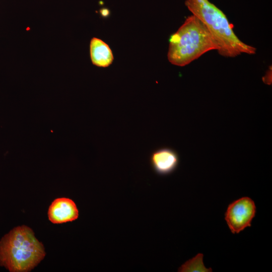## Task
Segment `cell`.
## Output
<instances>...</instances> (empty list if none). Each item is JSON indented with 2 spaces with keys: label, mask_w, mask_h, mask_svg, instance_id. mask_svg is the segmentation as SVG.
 <instances>
[{
  "label": "cell",
  "mask_w": 272,
  "mask_h": 272,
  "mask_svg": "<svg viewBox=\"0 0 272 272\" xmlns=\"http://www.w3.org/2000/svg\"><path fill=\"white\" fill-rule=\"evenodd\" d=\"M185 5L192 15L207 26L216 40L218 53L226 57L242 54H255L256 48L241 41L226 15L209 0H186Z\"/></svg>",
  "instance_id": "cell-1"
},
{
  "label": "cell",
  "mask_w": 272,
  "mask_h": 272,
  "mask_svg": "<svg viewBox=\"0 0 272 272\" xmlns=\"http://www.w3.org/2000/svg\"><path fill=\"white\" fill-rule=\"evenodd\" d=\"M218 49L216 40L205 24L191 15L171 36L167 57L172 64L184 66L207 52Z\"/></svg>",
  "instance_id": "cell-2"
},
{
  "label": "cell",
  "mask_w": 272,
  "mask_h": 272,
  "mask_svg": "<svg viewBox=\"0 0 272 272\" xmlns=\"http://www.w3.org/2000/svg\"><path fill=\"white\" fill-rule=\"evenodd\" d=\"M45 254L43 244L27 226L13 228L0 241V265L11 272L31 271Z\"/></svg>",
  "instance_id": "cell-3"
},
{
  "label": "cell",
  "mask_w": 272,
  "mask_h": 272,
  "mask_svg": "<svg viewBox=\"0 0 272 272\" xmlns=\"http://www.w3.org/2000/svg\"><path fill=\"white\" fill-rule=\"evenodd\" d=\"M256 208L254 201L249 197H241L230 203L225 214V220L233 234H238L250 227Z\"/></svg>",
  "instance_id": "cell-4"
},
{
  "label": "cell",
  "mask_w": 272,
  "mask_h": 272,
  "mask_svg": "<svg viewBox=\"0 0 272 272\" xmlns=\"http://www.w3.org/2000/svg\"><path fill=\"white\" fill-rule=\"evenodd\" d=\"M48 217L53 224L72 222L78 218L79 210L72 199L66 197L57 198L50 205Z\"/></svg>",
  "instance_id": "cell-5"
},
{
  "label": "cell",
  "mask_w": 272,
  "mask_h": 272,
  "mask_svg": "<svg viewBox=\"0 0 272 272\" xmlns=\"http://www.w3.org/2000/svg\"><path fill=\"white\" fill-rule=\"evenodd\" d=\"M150 163L154 171L160 175H167L173 172L179 164V157L173 149L163 148L153 152Z\"/></svg>",
  "instance_id": "cell-6"
},
{
  "label": "cell",
  "mask_w": 272,
  "mask_h": 272,
  "mask_svg": "<svg viewBox=\"0 0 272 272\" xmlns=\"http://www.w3.org/2000/svg\"><path fill=\"white\" fill-rule=\"evenodd\" d=\"M90 53L92 63L97 66L107 67L113 60V54L109 46L102 40L96 37L91 40Z\"/></svg>",
  "instance_id": "cell-7"
},
{
  "label": "cell",
  "mask_w": 272,
  "mask_h": 272,
  "mask_svg": "<svg viewBox=\"0 0 272 272\" xmlns=\"http://www.w3.org/2000/svg\"><path fill=\"white\" fill-rule=\"evenodd\" d=\"M203 254L198 253L193 258L188 260L178 269V271H212V269L206 268L202 261Z\"/></svg>",
  "instance_id": "cell-8"
},
{
  "label": "cell",
  "mask_w": 272,
  "mask_h": 272,
  "mask_svg": "<svg viewBox=\"0 0 272 272\" xmlns=\"http://www.w3.org/2000/svg\"><path fill=\"white\" fill-rule=\"evenodd\" d=\"M271 72V71H270ZM270 71L269 70L266 73V75L263 77V82L267 84H271V81H270Z\"/></svg>",
  "instance_id": "cell-9"
}]
</instances>
